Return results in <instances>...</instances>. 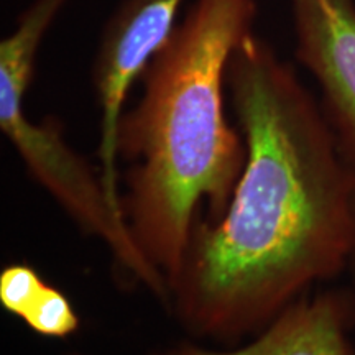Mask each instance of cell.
<instances>
[{
  "label": "cell",
  "instance_id": "1",
  "mask_svg": "<svg viewBox=\"0 0 355 355\" xmlns=\"http://www.w3.org/2000/svg\"><path fill=\"white\" fill-rule=\"evenodd\" d=\"M225 84L245 166L224 216L194 224L168 311L191 336L235 344L345 272L355 166L265 38L252 33L235 48Z\"/></svg>",
  "mask_w": 355,
  "mask_h": 355
},
{
  "label": "cell",
  "instance_id": "2",
  "mask_svg": "<svg viewBox=\"0 0 355 355\" xmlns=\"http://www.w3.org/2000/svg\"><path fill=\"white\" fill-rule=\"evenodd\" d=\"M257 12V0H194L119 123L123 217L168 288L196 220L224 216L245 166V141L225 114V79L235 48L255 33Z\"/></svg>",
  "mask_w": 355,
  "mask_h": 355
},
{
  "label": "cell",
  "instance_id": "3",
  "mask_svg": "<svg viewBox=\"0 0 355 355\" xmlns=\"http://www.w3.org/2000/svg\"><path fill=\"white\" fill-rule=\"evenodd\" d=\"M68 2L33 0L19 15L12 33L0 42V130L33 180L50 193L74 224L104 242L115 265L168 308L166 279L141 254L122 207L109 196L101 168L71 148L61 121L44 117L33 122L25 112V96L33 83L38 48Z\"/></svg>",
  "mask_w": 355,
  "mask_h": 355
},
{
  "label": "cell",
  "instance_id": "4",
  "mask_svg": "<svg viewBox=\"0 0 355 355\" xmlns=\"http://www.w3.org/2000/svg\"><path fill=\"white\" fill-rule=\"evenodd\" d=\"M184 0H123L101 35L94 64V86L99 107V168L109 196L121 204L119 123L133 83L141 78L175 33Z\"/></svg>",
  "mask_w": 355,
  "mask_h": 355
},
{
  "label": "cell",
  "instance_id": "5",
  "mask_svg": "<svg viewBox=\"0 0 355 355\" xmlns=\"http://www.w3.org/2000/svg\"><path fill=\"white\" fill-rule=\"evenodd\" d=\"M295 56L321 91L340 153L355 166V0H288Z\"/></svg>",
  "mask_w": 355,
  "mask_h": 355
},
{
  "label": "cell",
  "instance_id": "6",
  "mask_svg": "<svg viewBox=\"0 0 355 355\" xmlns=\"http://www.w3.org/2000/svg\"><path fill=\"white\" fill-rule=\"evenodd\" d=\"M354 331L355 290L329 288L306 293L241 349L212 350L183 343L152 355H355Z\"/></svg>",
  "mask_w": 355,
  "mask_h": 355
},
{
  "label": "cell",
  "instance_id": "7",
  "mask_svg": "<svg viewBox=\"0 0 355 355\" xmlns=\"http://www.w3.org/2000/svg\"><path fill=\"white\" fill-rule=\"evenodd\" d=\"M21 321L35 334L50 339H64L74 334L81 326L79 314L68 296L50 283H46Z\"/></svg>",
  "mask_w": 355,
  "mask_h": 355
},
{
  "label": "cell",
  "instance_id": "8",
  "mask_svg": "<svg viewBox=\"0 0 355 355\" xmlns=\"http://www.w3.org/2000/svg\"><path fill=\"white\" fill-rule=\"evenodd\" d=\"M44 286L46 282L33 266L26 263L7 265L0 272V304L7 313L21 319Z\"/></svg>",
  "mask_w": 355,
  "mask_h": 355
},
{
  "label": "cell",
  "instance_id": "9",
  "mask_svg": "<svg viewBox=\"0 0 355 355\" xmlns=\"http://www.w3.org/2000/svg\"><path fill=\"white\" fill-rule=\"evenodd\" d=\"M345 272H349L350 277H352V282L355 286V188H354V196H352V241H350L347 268H345Z\"/></svg>",
  "mask_w": 355,
  "mask_h": 355
}]
</instances>
